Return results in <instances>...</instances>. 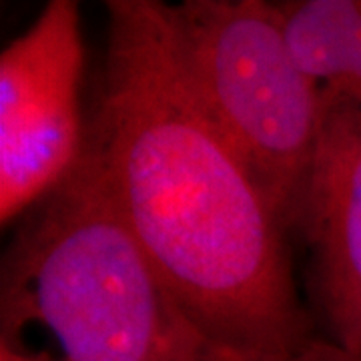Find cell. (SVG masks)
<instances>
[{
    "mask_svg": "<svg viewBox=\"0 0 361 361\" xmlns=\"http://www.w3.org/2000/svg\"><path fill=\"white\" fill-rule=\"evenodd\" d=\"M104 77L80 161L203 336L237 361L311 339L283 223L209 115L171 11L109 0Z\"/></svg>",
    "mask_w": 361,
    "mask_h": 361,
    "instance_id": "cell-1",
    "label": "cell"
},
{
    "mask_svg": "<svg viewBox=\"0 0 361 361\" xmlns=\"http://www.w3.org/2000/svg\"><path fill=\"white\" fill-rule=\"evenodd\" d=\"M26 322L65 361H237L187 317L80 157L4 261L2 339Z\"/></svg>",
    "mask_w": 361,
    "mask_h": 361,
    "instance_id": "cell-2",
    "label": "cell"
},
{
    "mask_svg": "<svg viewBox=\"0 0 361 361\" xmlns=\"http://www.w3.org/2000/svg\"><path fill=\"white\" fill-rule=\"evenodd\" d=\"M169 11L201 101L285 225L301 213L325 104L289 47L281 6L187 0Z\"/></svg>",
    "mask_w": 361,
    "mask_h": 361,
    "instance_id": "cell-3",
    "label": "cell"
},
{
    "mask_svg": "<svg viewBox=\"0 0 361 361\" xmlns=\"http://www.w3.org/2000/svg\"><path fill=\"white\" fill-rule=\"evenodd\" d=\"M80 16L75 0H51L0 54V221L47 197L85 147L78 89Z\"/></svg>",
    "mask_w": 361,
    "mask_h": 361,
    "instance_id": "cell-4",
    "label": "cell"
},
{
    "mask_svg": "<svg viewBox=\"0 0 361 361\" xmlns=\"http://www.w3.org/2000/svg\"><path fill=\"white\" fill-rule=\"evenodd\" d=\"M323 121L301 213L315 289L336 343L361 355V103L323 90Z\"/></svg>",
    "mask_w": 361,
    "mask_h": 361,
    "instance_id": "cell-5",
    "label": "cell"
},
{
    "mask_svg": "<svg viewBox=\"0 0 361 361\" xmlns=\"http://www.w3.org/2000/svg\"><path fill=\"white\" fill-rule=\"evenodd\" d=\"M299 66L327 94L361 103V0L279 4Z\"/></svg>",
    "mask_w": 361,
    "mask_h": 361,
    "instance_id": "cell-6",
    "label": "cell"
},
{
    "mask_svg": "<svg viewBox=\"0 0 361 361\" xmlns=\"http://www.w3.org/2000/svg\"><path fill=\"white\" fill-rule=\"evenodd\" d=\"M287 361H361V355L341 348L336 341L311 339L305 348L299 349Z\"/></svg>",
    "mask_w": 361,
    "mask_h": 361,
    "instance_id": "cell-7",
    "label": "cell"
},
{
    "mask_svg": "<svg viewBox=\"0 0 361 361\" xmlns=\"http://www.w3.org/2000/svg\"><path fill=\"white\" fill-rule=\"evenodd\" d=\"M0 361H52L42 357V355H32V353H26L23 349L11 348L6 343L0 345Z\"/></svg>",
    "mask_w": 361,
    "mask_h": 361,
    "instance_id": "cell-8",
    "label": "cell"
}]
</instances>
